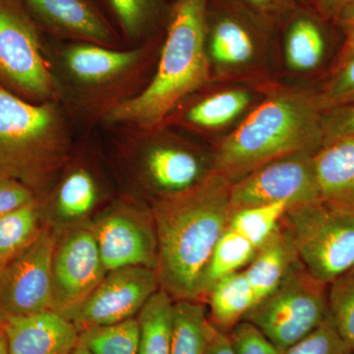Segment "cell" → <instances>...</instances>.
Segmentation results:
<instances>
[{
    "label": "cell",
    "mask_w": 354,
    "mask_h": 354,
    "mask_svg": "<svg viewBox=\"0 0 354 354\" xmlns=\"http://www.w3.org/2000/svg\"><path fill=\"white\" fill-rule=\"evenodd\" d=\"M324 144L354 137V104L328 109L323 113Z\"/></svg>",
    "instance_id": "obj_36"
},
{
    "label": "cell",
    "mask_w": 354,
    "mask_h": 354,
    "mask_svg": "<svg viewBox=\"0 0 354 354\" xmlns=\"http://www.w3.org/2000/svg\"><path fill=\"white\" fill-rule=\"evenodd\" d=\"M38 199L30 188L14 179L0 177V216Z\"/></svg>",
    "instance_id": "obj_37"
},
{
    "label": "cell",
    "mask_w": 354,
    "mask_h": 354,
    "mask_svg": "<svg viewBox=\"0 0 354 354\" xmlns=\"http://www.w3.org/2000/svg\"><path fill=\"white\" fill-rule=\"evenodd\" d=\"M68 153V136L55 106L31 104L0 83V177L19 181L39 199Z\"/></svg>",
    "instance_id": "obj_4"
},
{
    "label": "cell",
    "mask_w": 354,
    "mask_h": 354,
    "mask_svg": "<svg viewBox=\"0 0 354 354\" xmlns=\"http://www.w3.org/2000/svg\"><path fill=\"white\" fill-rule=\"evenodd\" d=\"M354 354V353H353Z\"/></svg>",
    "instance_id": "obj_44"
},
{
    "label": "cell",
    "mask_w": 354,
    "mask_h": 354,
    "mask_svg": "<svg viewBox=\"0 0 354 354\" xmlns=\"http://www.w3.org/2000/svg\"><path fill=\"white\" fill-rule=\"evenodd\" d=\"M214 326L204 305L176 300L172 309L171 354H206Z\"/></svg>",
    "instance_id": "obj_22"
},
{
    "label": "cell",
    "mask_w": 354,
    "mask_h": 354,
    "mask_svg": "<svg viewBox=\"0 0 354 354\" xmlns=\"http://www.w3.org/2000/svg\"><path fill=\"white\" fill-rule=\"evenodd\" d=\"M214 6V10L208 8L209 53L225 66L246 64L255 53L253 29L262 26L227 0H216Z\"/></svg>",
    "instance_id": "obj_15"
},
{
    "label": "cell",
    "mask_w": 354,
    "mask_h": 354,
    "mask_svg": "<svg viewBox=\"0 0 354 354\" xmlns=\"http://www.w3.org/2000/svg\"><path fill=\"white\" fill-rule=\"evenodd\" d=\"M322 13L330 17H335L342 7L354 3V0H315Z\"/></svg>",
    "instance_id": "obj_40"
},
{
    "label": "cell",
    "mask_w": 354,
    "mask_h": 354,
    "mask_svg": "<svg viewBox=\"0 0 354 354\" xmlns=\"http://www.w3.org/2000/svg\"><path fill=\"white\" fill-rule=\"evenodd\" d=\"M326 50L325 36L320 25L307 14H298L286 36V59L291 69L307 72L322 62Z\"/></svg>",
    "instance_id": "obj_25"
},
{
    "label": "cell",
    "mask_w": 354,
    "mask_h": 354,
    "mask_svg": "<svg viewBox=\"0 0 354 354\" xmlns=\"http://www.w3.org/2000/svg\"><path fill=\"white\" fill-rule=\"evenodd\" d=\"M314 162L321 200L354 215V137L325 144Z\"/></svg>",
    "instance_id": "obj_17"
},
{
    "label": "cell",
    "mask_w": 354,
    "mask_h": 354,
    "mask_svg": "<svg viewBox=\"0 0 354 354\" xmlns=\"http://www.w3.org/2000/svg\"><path fill=\"white\" fill-rule=\"evenodd\" d=\"M281 225L298 260L329 286L354 269V215L322 200L288 208Z\"/></svg>",
    "instance_id": "obj_5"
},
{
    "label": "cell",
    "mask_w": 354,
    "mask_h": 354,
    "mask_svg": "<svg viewBox=\"0 0 354 354\" xmlns=\"http://www.w3.org/2000/svg\"><path fill=\"white\" fill-rule=\"evenodd\" d=\"M323 113L318 95H272L221 142L213 169L234 183L278 158L316 153L324 144Z\"/></svg>",
    "instance_id": "obj_3"
},
{
    "label": "cell",
    "mask_w": 354,
    "mask_h": 354,
    "mask_svg": "<svg viewBox=\"0 0 354 354\" xmlns=\"http://www.w3.org/2000/svg\"><path fill=\"white\" fill-rule=\"evenodd\" d=\"M206 300L209 306V322L227 334L257 304L243 271L234 272L218 281Z\"/></svg>",
    "instance_id": "obj_20"
},
{
    "label": "cell",
    "mask_w": 354,
    "mask_h": 354,
    "mask_svg": "<svg viewBox=\"0 0 354 354\" xmlns=\"http://www.w3.org/2000/svg\"><path fill=\"white\" fill-rule=\"evenodd\" d=\"M44 225L43 205L39 199L0 216V267L36 241Z\"/></svg>",
    "instance_id": "obj_24"
},
{
    "label": "cell",
    "mask_w": 354,
    "mask_h": 354,
    "mask_svg": "<svg viewBox=\"0 0 354 354\" xmlns=\"http://www.w3.org/2000/svg\"><path fill=\"white\" fill-rule=\"evenodd\" d=\"M4 319H6V316H4V314L2 313L1 309H0V324L3 323Z\"/></svg>",
    "instance_id": "obj_43"
},
{
    "label": "cell",
    "mask_w": 354,
    "mask_h": 354,
    "mask_svg": "<svg viewBox=\"0 0 354 354\" xmlns=\"http://www.w3.org/2000/svg\"><path fill=\"white\" fill-rule=\"evenodd\" d=\"M250 102V95L243 90L225 91L200 102L187 113V120L197 127H221L234 120Z\"/></svg>",
    "instance_id": "obj_30"
},
{
    "label": "cell",
    "mask_w": 354,
    "mask_h": 354,
    "mask_svg": "<svg viewBox=\"0 0 354 354\" xmlns=\"http://www.w3.org/2000/svg\"><path fill=\"white\" fill-rule=\"evenodd\" d=\"M329 286L328 313L342 341L354 353V269Z\"/></svg>",
    "instance_id": "obj_31"
},
{
    "label": "cell",
    "mask_w": 354,
    "mask_h": 354,
    "mask_svg": "<svg viewBox=\"0 0 354 354\" xmlns=\"http://www.w3.org/2000/svg\"><path fill=\"white\" fill-rule=\"evenodd\" d=\"M283 354H353L335 330L329 313L313 332L290 346Z\"/></svg>",
    "instance_id": "obj_32"
},
{
    "label": "cell",
    "mask_w": 354,
    "mask_h": 354,
    "mask_svg": "<svg viewBox=\"0 0 354 354\" xmlns=\"http://www.w3.org/2000/svg\"><path fill=\"white\" fill-rule=\"evenodd\" d=\"M299 263L290 237L283 225L261 247L252 262L243 270L258 302L264 299Z\"/></svg>",
    "instance_id": "obj_19"
},
{
    "label": "cell",
    "mask_w": 354,
    "mask_h": 354,
    "mask_svg": "<svg viewBox=\"0 0 354 354\" xmlns=\"http://www.w3.org/2000/svg\"><path fill=\"white\" fill-rule=\"evenodd\" d=\"M236 354H283L253 324L241 321L228 333Z\"/></svg>",
    "instance_id": "obj_35"
},
{
    "label": "cell",
    "mask_w": 354,
    "mask_h": 354,
    "mask_svg": "<svg viewBox=\"0 0 354 354\" xmlns=\"http://www.w3.org/2000/svg\"><path fill=\"white\" fill-rule=\"evenodd\" d=\"M334 18L341 26L346 36L341 55L337 60V67L354 55V3L342 7Z\"/></svg>",
    "instance_id": "obj_38"
},
{
    "label": "cell",
    "mask_w": 354,
    "mask_h": 354,
    "mask_svg": "<svg viewBox=\"0 0 354 354\" xmlns=\"http://www.w3.org/2000/svg\"><path fill=\"white\" fill-rule=\"evenodd\" d=\"M0 354H9L8 344L6 330H4L3 323L0 324Z\"/></svg>",
    "instance_id": "obj_41"
},
{
    "label": "cell",
    "mask_w": 354,
    "mask_h": 354,
    "mask_svg": "<svg viewBox=\"0 0 354 354\" xmlns=\"http://www.w3.org/2000/svg\"><path fill=\"white\" fill-rule=\"evenodd\" d=\"M71 354H92L91 351H88V348H86L85 346H82V344H78L75 349H74L73 353Z\"/></svg>",
    "instance_id": "obj_42"
},
{
    "label": "cell",
    "mask_w": 354,
    "mask_h": 354,
    "mask_svg": "<svg viewBox=\"0 0 354 354\" xmlns=\"http://www.w3.org/2000/svg\"><path fill=\"white\" fill-rule=\"evenodd\" d=\"M206 354H236L227 333L214 327Z\"/></svg>",
    "instance_id": "obj_39"
},
{
    "label": "cell",
    "mask_w": 354,
    "mask_h": 354,
    "mask_svg": "<svg viewBox=\"0 0 354 354\" xmlns=\"http://www.w3.org/2000/svg\"><path fill=\"white\" fill-rule=\"evenodd\" d=\"M314 155L297 153L278 158L232 183V212L281 201L293 207L321 200Z\"/></svg>",
    "instance_id": "obj_9"
},
{
    "label": "cell",
    "mask_w": 354,
    "mask_h": 354,
    "mask_svg": "<svg viewBox=\"0 0 354 354\" xmlns=\"http://www.w3.org/2000/svg\"><path fill=\"white\" fill-rule=\"evenodd\" d=\"M41 31L111 46L118 31L100 0H16Z\"/></svg>",
    "instance_id": "obj_13"
},
{
    "label": "cell",
    "mask_w": 354,
    "mask_h": 354,
    "mask_svg": "<svg viewBox=\"0 0 354 354\" xmlns=\"http://www.w3.org/2000/svg\"><path fill=\"white\" fill-rule=\"evenodd\" d=\"M57 236L44 225L38 239L0 268V309L4 316L53 310V252Z\"/></svg>",
    "instance_id": "obj_10"
},
{
    "label": "cell",
    "mask_w": 354,
    "mask_h": 354,
    "mask_svg": "<svg viewBox=\"0 0 354 354\" xmlns=\"http://www.w3.org/2000/svg\"><path fill=\"white\" fill-rule=\"evenodd\" d=\"M97 201L94 177L86 169H74L58 186L55 199V221L70 227L80 225L79 223L92 213Z\"/></svg>",
    "instance_id": "obj_23"
},
{
    "label": "cell",
    "mask_w": 354,
    "mask_h": 354,
    "mask_svg": "<svg viewBox=\"0 0 354 354\" xmlns=\"http://www.w3.org/2000/svg\"><path fill=\"white\" fill-rule=\"evenodd\" d=\"M41 32L16 0H0V83L34 100L48 99L55 91Z\"/></svg>",
    "instance_id": "obj_7"
},
{
    "label": "cell",
    "mask_w": 354,
    "mask_h": 354,
    "mask_svg": "<svg viewBox=\"0 0 354 354\" xmlns=\"http://www.w3.org/2000/svg\"><path fill=\"white\" fill-rule=\"evenodd\" d=\"M3 328L9 354H71L78 344L76 326L53 310L7 316Z\"/></svg>",
    "instance_id": "obj_14"
},
{
    "label": "cell",
    "mask_w": 354,
    "mask_h": 354,
    "mask_svg": "<svg viewBox=\"0 0 354 354\" xmlns=\"http://www.w3.org/2000/svg\"><path fill=\"white\" fill-rule=\"evenodd\" d=\"M138 318L79 332L78 344L92 354H138Z\"/></svg>",
    "instance_id": "obj_29"
},
{
    "label": "cell",
    "mask_w": 354,
    "mask_h": 354,
    "mask_svg": "<svg viewBox=\"0 0 354 354\" xmlns=\"http://www.w3.org/2000/svg\"><path fill=\"white\" fill-rule=\"evenodd\" d=\"M232 183L215 169L189 189L160 198L153 209L160 290L174 300H195L216 242L232 216Z\"/></svg>",
    "instance_id": "obj_1"
},
{
    "label": "cell",
    "mask_w": 354,
    "mask_h": 354,
    "mask_svg": "<svg viewBox=\"0 0 354 354\" xmlns=\"http://www.w3.org/2000/svg\"><path fill=\"white\" fill-rule=\"evenodd\" d=\"M94 234L84 225L57 236L53 252V310L72 321L106 274Z\"/></svg>",
    "instance_id": "obj_8"
},
{
    "label": "cell",
    "mask_w": 354,
    "mask_h": 354,
    "mask_svg": "<svg viewBox=\"0 0 354 354\" xmlns=\"http://www.w3.org/2000/svg\"><path fill=\"white\" fill-rule=\"evenodd\" d=\"M104 10L123 36L130 41L144 38L153 31L162 16V0H100Z\"/></svg>",
    "instance_id": "obj_27"
},
{
    "label": "cell",
    "mask_w": 354,
    "mask_h": 354,
    "mask_svg": "<svg viewBox=\"0 0 354 354\" xmlns=\"http://www.w3.org/2000/svg\"><path fill=\"white\" fill-rule=\"evenodd\" d=\"M318 97L324 111L354 104V55L335 68Z\"/></svg>",
    "instance_id": "obj_33"
},
{
    "label": "cell",
    "mask_w": 354,
    "mask_h": 354,
    "mask_svg": "<svg viewBox=\"0 0 354 354\" xmlns=\"http://www.w3.org/2000/svg\"><path fill=\"white\" fill-rule=\"evenodd\" d=\"M208 8L209 0H176L153 80L139 95L109 109L106 120L158 127L183 97L209 80Z\"/></svg>",
    "instance_id": "obj_2"
},
{
    "label": "cell",
    "mask_w": 354,
    "mask_h": 354,
    "mask_svg": "<svg viewBox=\"0 0 354 354\" xmlns=\"http://www.w3.org/2000/svg\"><path fill=\"white\" fill-rule=\"evenodd\" d=\"M290 208L288 201L232 212L228 227L250 242L259 250L279 230L283 216Z\"/></svg>",
    "instance_id": "obj_28"
},
{
    "label": "cell",
    "mask_w": 354,
    "mask_h": 354,
    "mask_svg": "<svg viewBox=\"0 0 354 354\" xmlns=\"http://www.w3.org/2000/svg\"><path fill=\"white\" fill-rule=\"evenodd\" d=\"M257 252L258 249L250 242L227 227L216 242L203 274L198 301L206 300L209 291L221 279L241 271L250 264Z\"/></svg>",
    "instance_id": "obj_21"
},
{
    "label": "cell",
    "mask_w": 354,
    "mask_h": 354,
    "mask_svg": "<svg viewBox=\"0 0 354 354\" xmlns=\"http://www.w3.org/2000/svg\"><path fill=\"white\" fill-rule=\"evenodd\" d=\"M140 51L113 50L101 44L81 43L64 51V64L76 80L84 84L109 82L138 62Z\"/></svg>",
    "instance_id": "obj_18"
},
{
    "label": "cell",
    "mask_w": 354,
    "mask_h": 354,
    "mask_svg": "<svg viewBox=\"0 0 354 354\" xmlns=\"http://www.w3.org/2000/svg\"><path fill=\"white\" fill-rule=\"evenodd\" d=\"M174 299L158 290L138 314V354H171Z\"/></svg>",
    "instance_id": "obj_26"
},
{
    "label": "cell",
    "mask_w": 354,
    "mask_h": 354,
    "mask_svg": "<svg viewBox=\"0 0 354 354\" xmlns=\"http://www.w3.org/2000/svg\"><path fill=\"white\" fill-rule=\"evenodd\" d=\"M88 227L106 271L127 267L156 271L158 244L152 214L123 203L97 216Z\"/></svg>",
    "instance_id": "obj_11"
},
{
    "label": "cell",
    "mask_w": 354,
    "mask_h": 354,
    "mask_svg": "<svg viewBox=\"0 0 354 354\" xmlns=\"http://www.w3.org/2000/svg\"><path fill=\"white\" fill-rule=\"evenodd\" d=\"M327 316V285L314 278L299 262L243 321L253 324L283 354Z\"/></svg>",
    "instance_id": "obj_6"
},
{
    "label": "cell",
    "mask_w": 354,
    "mask_h": 354,
    "mask_svg": "<svg viewBox=\"0 0 354 354\" xmlns=\"http://www.w3.org/2000/svg\"><path fill=\"white\" fill-rule=\"evenodd\" d=\"M160 288L157 272L151 268L127 267L108 272L72 322L81 332L134 318Z\"/></svg>",
    "instance_id": "obj_12"
},
{
    "label": "cell",
    "mask_w": 354,
    "mask_h": 354,
    "mask_svg": "<svg viewBox=\"0 0 354 354\" xmlns=\"http://www.w3.org/2000/svg\"><path fill=\"white\" fill-rule=\"evenodd\" d=\"M262 26L271 28L295 13V0H227Z\"/></svg>",
    "instance_id": "obj_34"
},
{
    "label": "cell",
    "mask_w": 354,
    "mask_h": 354,
    "mask_svg": "<svg viewBox=\"0 0 354 354\" xmlns=\"http://www.w3.org/2000/svg\"><path fill=\"white\" fill-rule=\"evenodd\" d=\"M139 167L144 183L162 198L188 190L209 174L192 151L162 144L148 149L140 158Z\"/></svg>",
    "instance_id": "obj_16"
}]
</instances>
